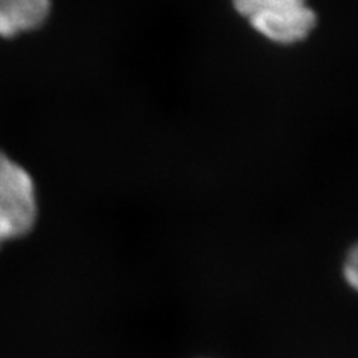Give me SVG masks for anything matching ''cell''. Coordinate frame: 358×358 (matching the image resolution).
Returning <instances> with one entry per match:
<instances>
[{
  "label": "cell",
  "instance_id": "277c9868",
  "mask_svg": "<svg viewBox=\"0 0 358 358\" xmlns=\"http://www.w3.org/2000/svg\"><path fill=\"white\" fill-rule=\"evenodd\" d=\"M343 274L348 284L358 292V243L353 245L350 252L345 259V266H343Z\"/></svg>",
  "mask_w": 358,
  "mask_h": 358
},
{
  "label": "cell",
  "instance_id": "7a4b0ae2",
  "mask_svg": "<svg viewBox=\"0 0 358 358\" xmlns=\"http://www.w3.org/2000/svg\"><path fill=\"white\" fill-rule=\"evenodd\" d=\"M37 196L30 174L0 151V245L29 234L37 221Z\"/></svg>",
  "mask_w": 358,
  "mask_h": 358
},
{
  "label": "cell",
  "instance_id": "6da1fadb",
  "mask_svg": "<svg viewBox=\"0 0 358 358\" xmlns=\"http://www.w3.org/2000/svg\"><path fill=\"white\" fill-rule=\"evenodd\" d=\"M236 10L264 37L277 43L301 42L317 24L306 0H232Z\"/></svg>",
  "mask_w": 358,
  "mask_h": 358
},
{
  "label": "cell",
  "instance_id": "3957f363",
  "mask_svg": "<svg viewBox=\"0 0 358 358\" xmlns=\"http://www.w3.org/2000/svg\"><path fill=\"white\" fill-rule=\"evenodd\" d=\"M52 0H0V37L38 29L50 15Z\"/></svg>",
  "mask_w": 358,
  "mask_h": 358
}]
</instances>
